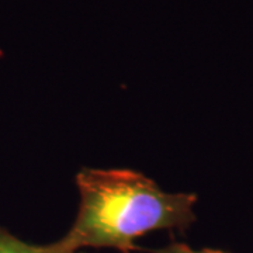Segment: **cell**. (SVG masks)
<instances>
[{
	"instance_id": "cell-4",
	"label": "cell",
	"mask_w": 253,
	"mask_h": 253,
	"mask_svg": "<svg viewBox=\"0 0 253 253\" xmlns=\"http://www.w3.org/2000/svg\"><path fill=\"white\" fill-rule=\"evenodd\" d=\"M79 253H82V252H79Z\"/></svg>"
},
{
	"instance_id": "cell-3",
	"label": "cell",
	"mask_w": 253,
	"mask_h": 253,
	"mask_svg": "<svg viewBox=\"0 0 253 253\" xmlns=\"http://www.w3.org/2000/svg\"><path fill=\"white\" fill-rule=\"evenodd\" d=\"M151 253H226L224 251H217V249H193L191 246L186 244H179V242H173V244L166 245L159 249H152L149 251Z\"/></svg>"
},
{
	"instance_id": "cell-2",
	"label": "cell",
	"mask_w": 253,
	"mask_h": 253,
	"mask_svg": "<svg viewBox=\"0 0 253 253\" xmlns=\"http://www.w3.org/2000/svg\"><path fill=\"white\" fill-rule=\"evenodd\" d=\"M0 253H52L45 245H31L0 228Z\"/></svg>"
},
{
	"instance_id": "cell-1",
	"label": "cell",
	"mask_w": 253,
	"mask_h": 253,
	"mask_svg": "<svg viewBox=\"0 0 253 253\" xmlns=\"http://www.w3.org/2000/svg\"><path fill=\"white\" fill-rule=\"evenodd\" d=\"M81 203L71 229L52 244V253L114 249L132 253L135 241L155 231H184L196 221L193 193H169L131 169H90L76 174Z\"/></svg>"
}]
</instances>
